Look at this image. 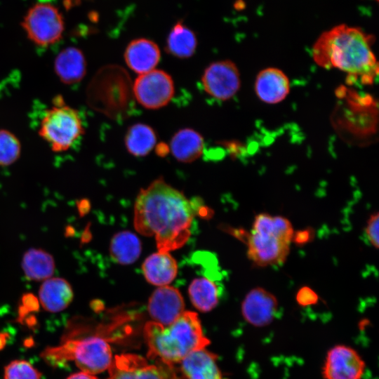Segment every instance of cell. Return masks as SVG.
I'll return each instance as SVG.
<instances>
[{
    "instance_id": "16",
    "label": "cell",
    "mask_w": 379,
    "mask_h": 379,
    "mask_svg": "<svg viewBox=\"0 0 379 379\" xmlns=\"http://www.w3.org/2000/svg\"><path fill=\"white\" fill-rule=\"evenodd\" d=\"M290 80L281 69L267 67L260 70L255 80L257 97L267 104H277L283 101L290 92Z\"/></svg>"
},
{
    "instance_id": "6",
    "label": "cell",
    "mask_w": 379,
    "mask_h": 379,
    "mask_svg": "<svg viewBox=\"0 0 379 379\" xmlns=\"http://www.w3.org/2000/svg\"><path fill=\"white\" fill-rule=\"evenodd\" d=\"M38 133L53 152H63L81 137L84 128L79 112L65 104L58 95L54 98L52 106L46 110Z\"/></svg>"
},
{
    "instance_id": "10",
    "label": "cell",
    "mask_w": 379,
    "mask_h": 379,
    "mask_svg": "<svg viewBox=\"0 0 379 379\" xmlns=\"http://www.w3.org/2000/svg\"><path fill=\"white\" fill-rule=\"evenodd\" d=\"M365 362L353 348L343 345L328 352L323 366L324 379H361Z\"/></svg>"
},
{
    "instance_id": "19",
    "label": "cell",
    "mask_w": 379,
    "mask_h": 379,
    "mask_svg": "<svg viewBox=\"0 0 379 379\" xmlns=\"http://www.w3.org/2000/svg\"><path fill=\"white\" fill-rule=\"evenodd\" d=\"M74 298L69 282L61 277H51L41 284L39 300L47 312H59L66 309Z\"/></svg>"
},
{
    "instance_id": "26",
    "label": "cell",
    "mask_w": 379,
    "mask_h": 379,
    "mask_svg": "<svg viewBox=\"0 0 379 379\" xmlns=\"http://www.w3.org/2000/svg\"><path fill=\"white\" fill-rule=\"evenodd\" d=\"M157 140L156 132L151 126L138 123L128 128L125 136V145L131 154L144 157L152 150Z\"/></svg>"
},
{
    "instance_id": "29",
    "label": "cell",
    "mask_w": 379,
    "mask_h": 379,
    "mask_svg": "<svg viewBox=\"0 0 379 379\" xmlns=\"http://www.w3.org/2000/svg\"><path fill=\"white\" fill-rule=\"evenodd\" d=\"M40 373L25 360H15L4 369V379H40Z\"/></svg>"
},
{
    "instance_id": "11",
    "label": "cell",
    "mask_w": 379,
    "mask_h": 379,
    "mask_svg": "<svg viewBox=\"0 0 379 379\" xmlns=\"http://www.w3.org/2000/svg\"><path fill=\"white\" fill-rule=\"evenodd\" d=\"M247 241L248 256L259 267L283 263L290 251L291 243L274 234H260L251 231Z\"/></svg>"
},
{
    "instance_id": "5",
    "label": "cell",
    "mask_w": 379,
    "mask_h": 379,
    "mask_svg": "<svg viewBox=\"0 0 379 379\" xmlns=\"http://www.w3.org/2000/svg\"><path fill=\"white\" fill-rule=\"evenodd\" d=\"M42 357L53 364L74 361L82 372L91 375L108 369L112 361L110 346L100 336L67 340L58 347L47 348Z\"/></svg>"
},
{
    "instance_id": "18",
    "label": "cell",
    "mask_w": 379,
    "mask_h": 379,
    "mask_svg": "<svg viewBox=\"0 0 379 379\" xmlns=\"http://www.w3.org/2000/svg\"><path fill=\"white\" fill-rule=\"evenodd\" d=\"M87 63L82 51L69 46L62 49L55 57L53 69L58 79L64 84L72 85L80 82L86 73Z\"/></svg>"
},
{
    "instance_id": "24",
    "label": "cell",
    "mask_w": 379,
    "mask_h": 379,
    "mask_svg": "<svg viewBox=\"0 0 379 379\" xmlns=\"http://www.w3.org/2000/svg\"><path fill=\"white\" fill-rule=\"evenodd\" d=\"M141 249L138 237L128 231L117 233L110 241V255L115 262L121 265L134 262L139 258Z\"/></svg>"
},
{
    "instance_id": "27",
    "label": "cell",
    "mask_w": 379,
    "mask_h": 379,
    "mask_svg": "<svg viewBox=\"0 0 379 379\" xmlns=\"http://www.w3.org/2000/svg\"><path fill=\"white\" fill-rule=\"evenodd\" d=\"M252 227V232L272 234L288 242H291L294 236L291 222L286 218L279 215L260 213L255 217Z\"/></svg>"
},
{
    "instance_id": "33",
    "label": "cell",
    "mask_w": 379,
    "mask_h": 379,
    "mask_svg": "<svg viewBox=\"0 0 379 379\" xmlns=\"http://www.w3.org/2000/svg\"><path fill=\"white\" fill-rule=\"evenodd\" d=\"M168 149L166 145L160 144L157 147V152L159 155L164 156L168 153Z\"/></svg>"
},
{
    "instance_id": "28",
    "label": "cell",
    "mask_w": 379,
    "mask_h": 379,
    "mask_svg": "<svg viewBox=\"0 0 379 379\" xmlns=\"http://www.w3.org/2000/svg\"><path fill=\"white\" fill-rule=\"evenodd\" d=\"M21 150L18 138L8 130L0 129V166H8L16 162Z\"/></svg>"
},
{
    "instance_id": "4",
    "label": "cell",
    "mask_w": 379,
    "mask_h": 379,
    "mask_svg": "<svg viewBox=\"0 0 379 379\" xmlns=\"http://www.w3.org/2000/svg\"><path fill=\"white\" fill-rule=\"evenodd\" d=\"M133 84L128 72L117 65L99 69L88 90V105L109 118L121 121L135 108Z\"/></svg>"
},
{
    "instance_id": "8",
    "label": "cell",
    "mask_w": 379,
    "mask_h": 379,
    "mask_svg": "<svg viewBox=\"0 0 379 379\" xmlns=\"http://www.w3.org/2000/svg\"><path fill=\"white\" fill-rule=\"evenodd\" d=\"M133 95L143 107L157 109L166 106L172 99L175 86L166 72L153 69L140 74L133 84Z\"/></svg>"
},
{
    "instance_id": "3",
    "label": "cell",
    "mask_w": 379,
    "mask_h": 379,
    "mask_svg": "<svg viewBox=\"0 0 379 379\" xmlns=\"http://www.w3.org/2000/svg\"><path fill=\"white\" fill-rule=\"evenodd\" d=\"M144 337L148 357L159 359L168 366L175 364L192 352L204 349L210 343L203 333L197 313L185 311L175 321L164 326L147 322Z\"/></svg>"
},
{
    "instance_id": "20",
    "label": "cell",
    "mask_w": 379,
    "mask_h": 379,
    "mask_svg": "<svg viewBox=\"0 0 379 379\" xmlns=\"http://www.w3.org/2000/svg\"><path fill=\"white\" fill-rule=\"evenodd\" d=\"M142 270L145 279L155 286L168 285L176 277V260L167 251H158L148 256L144 261Z\"/></svg>"
},
{
    "instance_id": "21",
    "label": "cell",
    "mask_w": 379,
    "mask_h": 379,
    "mask_svg": "<svg viewBox=\"0 0 379 379\" xmlns=\"http://www.w3.org/2000/svg\"><path fill=\"white\" fill-rule=\"evenodd\" d=\"M204 141L201 135L194 129L185 128L177 131L171 138L170 149L179 161L190 163L202 154Z\"/></svg>"
},
{
    "instance_id": "2",
    "label": "cell",
    "mask_w": 379,
    "mask_h": 379,
    "mask_svg": "<svg viewBox=\"0 0 379 379\" xmlns=\"http://www.w3.org/2000/svg\"><path fill=\"white\" fill-rule=\"evenodd\" d=\"M373 36L361 29L340 25L324 32L312 46L314 62L326 69H337L350 81L371 85L378 75V62L372 51Z\"/></svg>"
},
{
    "instance_id": "7",
    "label": "cell",
    "mask_w": 379,
    "mask_h": 379,
    "mask_svg": "<svg viewBox=\"0 0 379 379\" xmlns=\"http://www.w3.org/2000/svg\"><path fill=\"white\" fill-rule=\"evenodd\" d=\"M28 39L39 46H48L62 37L65 23L59 10L52 4L39 3L31 7L22 22Z\"/></svg>"
},
{
    "instance_id": "9",
    "label": "cell",
    "mask_w": 379,
    "mask_h": 379,
    "mask_svg": "<svg viewBox=\"0 0 379 379\" xmlns=\"http://www.w3.org/2000/svg\"><path fill=\"white\" fill-rule=\"evenodd\" d=\"M201 83L205 91L212 98L228 100L240 89L239 70L236 64L230 60L215 61L205 69Z\"/></svg>"
},
{
    "instance_id": "12",
    "label": "cell",
    "mask_w": 379,
    "mask_h": 379,
    "mask_svg": "<svg viewBox=\"0 0 379 379\" xmlns=\"http://www.w3.org/2000/svg\"><path fill=\"white\" fill-rule=\"evenodd\" d=\"M148 311L153 321L167 326L185 312V302L176 288L168 285L159 286L149 299Z\"/></svg>"
},
{
    "instance_id": "32",
    "label": "cell",
    "mask_w": 379,
    "mask_h": 379,
    "mask_svg": "<svg viewBox=\"0 0 379 379\" xmlns=\"http://www.w3.org/2000/svg\"><path fill=\"white\" fill-rule=\"evenodd\" d=\"M67 379H97V378L91 374L81 371L79 373H75L70 375Z\"/></svg>"
},
{
    "instance_id": "13",
    "label": "cell",
    "mask_w": 379,
    "mask_h": 379,
    "mask_svg": "<svg viewBox=\"0 0 379 379\" xmlns=\"http://www.w3.org/2000/svg\"><path fill=\"white\" fill-rule=\"evenodd\" d=\"M276 297L262 288L251 290L241 304L244 319L256 327L265 326L273 321L277 312Z\"/></svg>"
},
{
    "instance_id": "25",
    "label": "cell",
    "mask_w": 379,
    "mask_h": 379,
    "mask_svg": "<svg viewBox=\"0 0 379 379\" xmlns=\"http://www.w3.org/2000/svg\"><path fill=\"white\" fill-rule=\"evenodd\" d=\"M188 293L193 305L201 312H208L218 303L219 289L215 281L206 277L192 280Z\"/></svg>"
},
{
    "instance_id": "31",
    "label": "cell",
    "mask_w": 379,
    "mask_h": 379,
    "mask_svg": "<svg viewBox=\"0 0 379 379\" xmlns=\"http://www.w3.org/2000/svg\"><path fill=\"white\" fill-rule=\"evenodd\" d=\"M317 300V294L307 287L302 288L297 295V300L302 305L313 304Z\"/></svg>"
},
{
    "instance_id": "14",
    "label": "cell",
    "mask_w": 379,
    "mask_h": 379,
    "mask_svg": "<svg viewBox=\"0 0 379 379\" xmlns=\"http://www.w3.org/2000/svg\"><path fill=\"white\" fill-rule=\"evenodd\" d=\"M108 369L107 379H167L159 367L133 354L115 356Z\"/></svg>"
},
{
    "instance_id": "22",
    "label": "cell",
    "mask_w": 379,
    "mask_h": 379,
    "mask_svg": "<svg viewBox=\"0 0 379 379\" xmlns=\"http://www.w3.org/2000/svg\"><path fill=\"white\" fill-rule=\"evenodd\" d=\"M21 267L27 279L44 281L52 277L55 270V262L53 255L48 251L32 248L23 254Z\"/></svg>"
},
{
    "instance_id": "1",
    "label": "cell",
    "mask_w": 379,
    "mask_h": 379,
    "mask_svg": "<svg viewBox=\"0 0 379 379\" xmlns=\"http://www.w3.org/2000/svg\"><path fill=\"white\" fill-rule=\"evenodd\" d=\"M197 211L182 192L159 178L138 194L133 225L140 234L154 237L159 251L169 252L188 241Z\"/></svg>"
},
{
    "instance_id": "23",
    "label": "cell",
    "mask_w": 379,
    "mask_h": 379,
    "mask_svg": "<svg viewBox=\"0 0 379 379\" xmlns=\"http://www.w3.org/2000/svg\"><path fill=\"white\" fill-rule=\"evenodd\" d=\"M197 47L195 33L182 20L176 22L166 38V52L175 58L184 59L191 57Z\"/></svg>"
},
{
    "instance_id": "15",
    "label": "cell",
    "mask_w": 379,
    "mask_h": 379,
    "mask_svg": "<svg viewBox=\"0 0 379 379\" xmlns=\"http://www.w3.org/2000/svg\"><path fill=\"white\" fill-rule=\"evenodd\" d=\"M177 364V375L172 373L171 379H223L216 356L204 349L191 352Z\"/></svg>"
},
{
    "instance_id": "30",
    "label": "cell",
    "mask_w": 379,
    "mask_h": 379,
    "mask_svg": "<svg viewBox=\"0 0 379 379\" xmlns=\"http://www.w3.org/2000/svg\"><path fill=\"white\" fill-rule=\"evenodd\" d=\"M378 213L372 214L366 223L365 234L368 242L376 249L378 248Z\"/></svg>"
},
{
    "instance_id": "17",
    "label": "cell",
    "mask_w": 379,
    "mask_h": 379,
    "mask_svg": "<svg viewBox=\"0 0 379 379\" xmlns=\"http://www.w3.org/2000/svg\"><path fill=\"white\" fill-rule=\"evenodd\" d=\"M160 57L161 53L157 44L145 38L131 41L124 52V60L128 67L140 74L154 69Z\"/></svg>"
}]
</instances>
